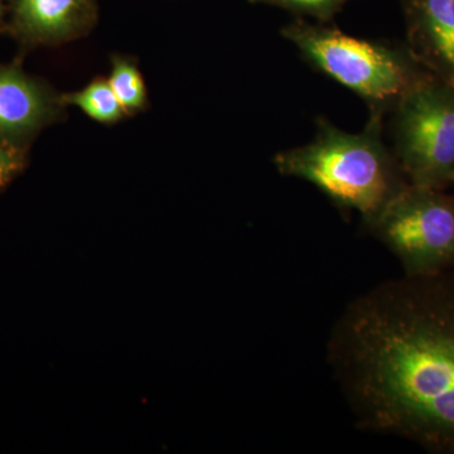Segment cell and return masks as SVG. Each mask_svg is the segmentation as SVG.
I'll return each mask as SVG.
<instances>
[{
	"mask_svg": "<svg viewBox=\"0 0 454 454\" xmlns=\"http://www.w3.org/2000/svg\"><path fill=\"white\" fill-rule=\"evenodd\" d=\"M27 151L0 143V191L7 188L26 168Z\"/></svg>",
	"mask_w": 454,
	"mask_h": 454,
	"instance_id": "obj_12",
	"label": "cell"
},
{
	"mask_svg": "<svg viewBox=\"0 0 454 454\" xmlns=\"http://www.w3.org/2000/svg\"><path fill=\"white\" fill-rule=\"evenodd\" d=\"M62 94L18 64L0 65V143L27 151L44 128L66 114Z\"/></svg>",
	"mask_w": 454,
	"mask_h": 454,
	"instance_id": "obj_6",
	"label": "cell"
},
{
	"mask_svg": "<svg viewBox=\"0 0 454 454\" xmlns=\"http://www.w3.org/2000/svg\"><path fill=\"white\" fill-rule=\"evenodd\" d=\"M4 0H0V25L3 23V17H4Z\"/></svg>",
	"mask_w": 454,
	"mask_h": 454,
	"instance_id": "obj_13",
	"label": "cell"
},
{
	"mask_svg": "<svg viewBox=\"0 0 454 454\" xmlns=\"http://www.w3.org/2000/svg\"><path fill=\"white\" fill-rule=\"evenodd\" d=\"M107 82L127 116L136 115L148 109V90L145 79L138 65L130 57L112 56V71Z\"/></svg>",
	"mask_w": 454,
	"mask_h": 454,
	"instance_id": "obj_10",
	"label": "cell"
},
{
	"mask_svg": "<svg viewBox=\"0 0 454 454\" xmlns=\"http://www.w3.org/2000/svg\"><path fill=\"white\" fill-rule=\"evenodd\" d=\"M405 43L418 62L454 88V0H400Z\"/></svg>",
	"mask_w": 454,
	"mask_h": 454,
	"instance_id": "obj_8",
	"label": "cell"
},
{
	"mask_svg": "<svg viewBox=\"0 0 454 454\" xmlns=\"http://www.w3.org/2000/svg\"><path fill=\"white\" fill-rule=\"evenodd\" d=\"M9 32L25 49L59 46L89 35L97 0H11Z\"/></svg>",
	"mask_w": 454,
	"mask_h": 454,
	"instance_id": "obj_7",
	"label": "cell"
},
{
	"mask_svg": "<svg viewBox=\"0 0 454 454\" xmlns=\"http://www.w3.org/2000/svg\"><path fill=\"white\" fill-rule=\"evenodd\" d=\"M397 260L404 276L454 270V195L408 187L365 230Z\"/></svg>",
	"mask_w": 454,
	"mask_h": 454,
	"instance_id": "obj_5",
	"label": "cell"
},
{
	"mask_svg": "<svg viewBox=\"0 0 454 454\" xmlns=\"http://www.w3.org/2000/svg\"><path fill=\"white\" fill-rule=\"evenodd\" d=\"M280 35L310 67L357 95L369 113L389 115L409 91L433 76L405 42L358 38L306 18H295Z\"/></svg>",
	"mask_w": 454,
	"mask_h": 454,
	"instance_id": "obj_3",
	"label": "cell"
},
{
	"mask_svg": "<svg viewBox=\"0 0 454 454\" xmlns=\"http://www.w3.org/2000/svg\"><path fill=\"white\" fill-rule=\"evenodd\" d=\"M390 148L413 186H454V88L432 76L389 114Z\"/></svg>",
	"mask_w": 454,
	"mask_h": 454,
	"instance_id": "obj_4",
	"label": "cell"
},
{
	"mask_svg": "<svg viewBox=\"0 0 454 454\" xmlns=\"http://www.w3.org/2000/svg\"><path fill=\"white\" fill-rule=\"evenodd\" d=\"M384 121V115L369 113L365 128L349 133L317 116L313 139L278 152L274 167L284 177L318 188L345 216L357 212L366 230L411 184L385 142Z\"/></svg>",
	"mask_w": 454,
	"mask_h": 454,
	"instance_id": "obj_2",
	"label": "cell"
},
{
	"mask_svg": "<svg viewBox=\"0 0 454 454\" xmlns=\"http://www.w3.org/2000/svg\"><path fill=\"white\" fill-rule=\"evenodd\" d=\"M253 4H268L286 9L297 18L309 17L316 22L331 23L348 0H247Z\"/></svg>",
	"mask_w": 454,
	"mask_h": 454,
	"instance_id": "obj_11",
	"label": "cell"
},
{
	"mask_svg": "<svg viewBox=\"0 0 454 454\" xmlns=\"http://www.w3.org/2000/svg\"><path fill=\"white\" fill-rule=\"evenodd\" d=\"M327 363L357 428L454 454V270L354 298L328 336Z\"/></svg>",
	"mask_w": 454,
	"mask_h": 454,
	"instance_id": "obj_1",
	"label": "cell"
},
{
	"mask_svg": "<svg viewBox=\"0 0 454 454\" xmlns=\"http://www.w3.org/2000/svg\"><path fill=\"white\" fill-rule=\"evenodd\" d=\"M66 106L79 107L92 121L115 124L127 116L106 77H97L79 91L62 94Z\"/></svg>",
	"mask_w": 454,
	"mask_h": 454,
	"instance_id": "obj_9",
	"label": "cell"
}]
</instances>
